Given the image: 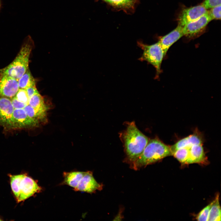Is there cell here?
<instances>
[{
	"mask_svg": "<svg viewBox=\"0 0 221 221\" xmlns=\"http://www.w3.org/2000/svg\"><path fill=\"white\" fill-rule=\"evenodd\" d=\"M120 137L124 145L126 159L131 164L142 153L149 141L148 138L137 128L134 122L127 123Z\"/></svg>",
	"mask_w": 221,
	"mask_h": 221,
	"instance_id": "1",
	"label": "cell"
},
{
	"mask_svg": "<svg viewBox=\"0 0 221 221\" xmlns=\"http://www.w3.org/2000/svg\"><path fill=\"white\" fill-rule=\"evenodd\" d=\"M172 155L170 146L157 138L149 140L143 151L131 165L133 169L138 170Z\"/></svg>",
	"mask_w": 221,
	"mask_h": 221,
	"instance_id": "2",
	"label": "cell"
},
{
	"mask_svg": "<svg viewBox=\"0 0 221 221\" xmlns=\"http://www.w3.org/2000/svg\"><path fill=\"white\" fill-rule=\"evenodd\" d=\"M33 43L31 37H27L15 59L8 66L0 69V74L10 77L18 81L29 68Z\"/></svg>",
	"mask_w": 221,
	"mask_h": 221,
	"instance_id": "3",
	"label": "cell"
},
{
	"mask_svg": "<svg viewBox=\"0 0 221 221\" xmlns=\"http://www.w3.org/2000/svg\"><path fill=\"white\" fill-rule=\"evenodd\" d=\"M138 44L143 50L142 56L138 59L152 65L156 69L157 77L161 73V65L165 56L160 43L158 41L152 45H147L139 42Z\"/></svg>",
	"mask_w": 221,
	"mask_h": 221,
	"instance_id": "4",
	"label": "cell"
},
{
	"mask_svg": "<svg viewBox=\"0 0 221 221\" xmlns=\"http://www.w3.org/2000/svg\"><path fill=\"white\" fill-rule=\"evenodd\" d=\"M41 190V188L38 186L36 181L25 174L19 185V195L17 201L19 202L24 201Z\"/></svg>",
	"mask_w": 221,
	"mask_h": 221,
	"instance_id": "5",
	"label": "cell"
},
{
	"mask_svg": "<svg viewBox=\"0 0 221 221\" xmlns=\"http://www.w3.org/2000/svg\"><path fill=\"white\" fill-rule=\"evenodd\" d=\"M13 129L32 128L37 126L39 122L28 116L22 109H14L12 118Z\"/></svg>",
	"mask_w": 221,
	"mask_h": 221,
	"instance_id": "6",
	"label": "cell"
},
{
	"mask_svg": "<svg viewBox=\"0 0 221 221\" xmlns=\"http://www.w3.org/2000/svg\"><path fill=\"white\" fill-rule=\"evenodd\" d=\"M14 108L11 100L6 97H0V126L13 129V114Z\"/></svg>",
	"mask_w": 221,
	"mask_h": 221,
	"instance_id": "7",
	"label": "cell"
},
{
	"mask_svg": "<svg viewBox=\"0 0 221 221\" xmlns=\"http://www.w3.org/2000/svg\"><path fill=\"white\" fill-rule=\"evenodd\" d=\"M212 20L207 12L198 19L188 23L183 27L184 35L194 37L201 32Z\"/></svg>",
	"mask_w": 221,
	"mask_h": 221,
	"instance_id": "8",
	"label": "cell"
},
{
	"mask_svg": "<svg viewBox=\"0 0 221 221\" xmlns=\"http://www.w3.org/2000/svg\"><path fill=\"white\" fill-rule=\"evenodd\" d=\"M208 10L200 5L184 9L178 17V25L183 27L185 25L195 21L207 13Z\"/></svg>",
	"mask_w": 221,
	"mask_h": 221,
	"instance_id": "9",
	"label": "cell"
},
{
	"mask_svg": "<svg viewBox=\"0 0 221 221\" xmlns=\"http://www.w3.org/2000/svg\"><path fill=\"white\" fill-rule=\"evenodd\" d=\"M19 90L18 81L10 77L0 74V97L12 99Z\"/></svg>",
	"mask_w": 221,
	"mask_h": 221,
	"instance_id": "10",
	"label": "cell"
},
{
	"mask_svg": "<svg viewBox=\"0 0 221 221\" xmlns=\"http://www.w3.org/2000/svg\"><path fill=\"white\" fill-rule=\"evenodd\" d=\"M103 185L98 183L93 176L92 173L90 171L85 172L77 187L74 189L76 191L92 193L96 190H101Z\"/></svg>",
	"mask_w": 221,
	"mask_h": 221,
	"instance_id": "11",
	"label": "cell"
},
{
	"mask_svg": "<svg viewBox=\"0 0 221 221\" xmlns=\"http://www.w3.org/2000/svg\"><path fill=\"white\" fill-rule=\"evenodd\" d=\"M28 104L34 109L41 122L45 121L46 118L48 108L45 103L43 98L39 92L29 98Z\"/></svg>",
	"mask_w": 221,
	"mask_h": 221,
	"instance_id": "12",
	"label": "cell"
},
{
	"mask_svg": "<svg viewBox=\"0 0 221 221\" xmlns=\"http://www.w3.org/2000/svg\"><path fill=\"white\" fill-rule=\"evenodd\" d=\"M183 36V27L178 25L175 29L160 39L158 42L165 55L170 47Z\"/></svg>",
	"mask_w": 221,
	"mask_h": 221,
	"instance_id": "13",
	"label": "cell"
},
{
	"mask_svg": "<svg viewBox=\"0 0 221 221\" xmlns=\"http://www.w3.org/2000/svg\"><path fill=\"white\" fill-rule=\"evenodd\" d=\"M188 147V157L186 164L195 163L204 164L207 162L202 144L194 145Z\"/></svg>",
	"mask_w": 221,
	"mask_h": 221,
	"instance_id": "14",
	"label": "cell"
},
{
	"mask_svg": "<svg viewBox=\"0 0 221 221\" xmlns=\"http://www.w3.org/2000/svg\"><path fill=\"white\" fill-rule=\"evenodd\" d=\"M202 143L201 136L196 131L193 134L180 140L170 146L172 155L173 153L177 149L190 147L194 145H201Z\"/></svg>",
	"mask_w": 221,
	"mask_h": 221,
	"instance_id": "15",
	"label": "cell"
},
{
	"mask_svg": "<svg viewBox=\"0 0 221 221\" xmlns=\"http://www.w3.org/2000/svg\"><path fill=\"white\" fill-rule=\"evenodd\" d=\"M84 173L85 172L79 171L64 172L63 173L64 180L63 183L73 188L74 189L77 187Z\"/></svg>",
	"mask_w": 221,
	"mask_h": 221,
	"instance_id": "16",
	"label": "cell"
},
{
	"mask_svg": "<svg viewBox=\"0 0 221 221\" xmlns=\"http://www.w3.org/2000/svg\"><path fill=\"white\" fill-rule=\"evenodd\" d=\"M221 212L219 201V195L217 194L211 202L208 221H221Z\"/></svg>",
	"mask_w": 221,
	"mask_h": 221,
	"instance_id": "17",
	"label": "cell"
},
{
	"mask_svg": "<svg viewBox=\"0 0 221 221\" xmlns=\"http://www.w3.org/2000/svg\"><path fill=\"white\" fill-rule=\"evenodd\" d=\"M19 89H26L31 86L35 85L34 79L28 68L18 81Z\"/></svg>",
	"mask_w": 221,
	"mask_h": 221,
	"instance_id": "18",
	"label": "cell"
},
{
	"mask_svg": "<svg viewBox=\"0 0 221 221\" xmlns=\"http://www.w3.org/2000/svg\"><path fill=\"white\" fill-rule=\"evenodd\" d=\"M118 8L129 9L134 7L136 0H103Z\"/></svg>",
	"mask_w": 221,
	"mask_h": 221,
	"instance_id": "19",
	"label": "cell"
},
{
	"mask_svg": "<svg viewBox=\"0 0 221 221\" xmlns=\"http://www.w3.org/2000/svg\"><path fill=\"white\" fill-rule=\"evenodd\" d=\"M25 174H21L10 176L11 189L17 200L19 196V187L20 183Z\"/></svg>",
	"mask_w": 221,
	"mask_h": 221,
	"instance_id": "20",
	"label": "cell"
},
{
	"mask_svg": "<svg viewBox=\"0 0 221 221\" xmlns=\"http://www.w3.org/2000/svg\"><path fill=\"white\" fill-rule=\"evenodd\" d=\"M172 155L180 162L186 164L188 157V148L186 147L177 149L173 153Z\"/></svg>",
	"mask_w": 221,
	"mask_h": 221,
	"instance_id": "21",
	"label": "cell"
},
{
	"mask_svg": "<svg viewBox=\"0 0 221 221\" xmlns=\"http://www.w3.org/2000/svg\"><path fill=\"white\" fill-rule=\"evenodd\" d=\"M211 203L203 208L197 215L196 219L199 221H208Z\"/></svg>",
	"mask_w": 221,
	"mask_h": 221,
	"instance_id": "22",
	"label": "cell"
},
{
	"mask_svg": "<svg viewBox=\"0 0 221 221\" xmlns=\"http://www.w3.org/2000/svg\"><path fill=\"white\" fill-rule=\"evenodd\" d=\"M208 14L211 20H220L221 19V5L212 8L208 10Z\"/></svg>",
	"mask_w": 221,
	"mask_h": 221,
	"instance_id": "23",
	"label": "cell"
},
{
	"mask_svg": "<svg viewBox=\"0 0 221 221\" xmlns=\"http://www.w3.org/2000/svg\"><path fill=\"white\" fill-rule=\"evenodd\" d=\"M15 97L18 100L28 104L29 98L25 89H19Z\"/></svg>",
	"mask_w": 221,
	"mask_h": 221,
	"instance_id": "24",
	"label": "cell"
},
{
	"mask_svg": "<svg viewBox=\"0 0 221 221\" xmlns=\"http://www.w3.org/2000/svg\"><path fill=\"white\" fill-rule=\"evenodd\" d=\"M202 5L207 9L221 5V0H205Z\"/></svg>",
	"mask_w": 221,
	"mask_h": 221,
	"instance_id": "25",
	"label": "cell"
},
{
	"mask_svg": "<svg viewBox=\"0 0 221 221\" xmlns=\"http://www.w3.org/2000/svg\"><path fill=\"white\" fill-rule=\"evenodd\" d=\"M11 102L14 109H22L27 105L23 102L18 100L14 96L11 99Z\"/></svg>",
	"mask_w": 221,
	"mask_h": 221,
	"instance_id": "26",
	"label": "cell"
},
{
	"mask_svg": "<svg viewBox=\"0 0 221 221\" xmlns=\"http://www.w3.org/2000/svg\"><path fill=\"white\" fill-rule=\"evenodd\" d=\"M25 90L27 92L29 98L34 94L39 92L36 87L35 85L29 87L26 89Z\"/></svg>",
	"mask_w": 221,
	"mask_h": 221,
	"instance_id": "27",
	"label": "cell"
},
{
	"mask_svg": "<svg viewBox=\"0 0 221 221\" xmlns=\"http://www.w3.org/2000/svg\"><path fill=\"white\" fill-rule=\"evenodd\" d=\"M1 1L0 0V10L1 8Z\"/></svg>",
	"mask_w": 221,
	"mask_h": 221,
	"instance_id": "28",
	"label": "cell"
},
{
	"mask_svg": "<svg viewBox=\"0 0 221 221\" xmlns=\"http://www.w3.org/2000/svg\"><path fill=\"white\" fill-rule=\"evenodd\" d=\"M0 220H1V219H0Z\"/></svg>",
	"mask_w": 221,
	"mask_h": 221,
	"instance_id": "29",
	"label": "cell"
}]
</instances>
